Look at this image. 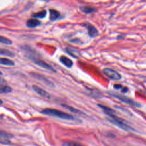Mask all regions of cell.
Segmentation results:
<instances>
[{"label":"cell","mask_w":146,"mask_h":146,"mask_svg":"<svg viewBox=\"0 0 146 146\" xmlns=\"http://www.w3.org/2000/svg\"><path fill=\"white\" fill-rule=\"evenodd\" d=\"M100 108H101L105 114H106L108 117L109 119H108V121L111 123L112 124L117 126L119 128L125 131H134V129H133L131 127L125 123L123 120H121L119 117H117L115 115V111L112 110L111 108H108L106 106H103V105H99Z\"/></svg>","instance_id":"1"},{"label":"cell","mask_w":146,"mask_h":146,"mask_svg":"<svg viewBox=\"0 0 146 146\" xmlns=\"http://www.w3.org/2000/svg\"><path fill=\"white\" fill-rule=\"evenodd\" d=\"M41 113L48 115L50 116L56 117L59 119H64V120H74V117L71 115H70L67 113L62 112L60 110H56V109H52V108H45L41 112Z\"/></svg>","instance_id":"2"},{"label":"cell","mask_w":146,"mask_h":146,"mask_svg":"<svg viewBox=\"0 0 146 146\" xmlns=\"http://www.w3.org/2000/svg\"><path fill=\"white\" fill-rule=\"evenodd\" d=\"M111 95H112L113 96L116 98L117 99H118L119 100H120V101L125 103H127L129 105H131V106H132L133 107H137V108H139L141 106V104L140 103H139V102L135 101V100L132 99H131L125 95H120V94H115V93H112V94H110Z\"/></svg>","instance_id":"3"},{"label":"cell","mask_w":146,"mask_h":146,"mask_svg":"<svg viewBox=\"0 0 146 146\" xmlns=\"http://www.w3.org/2000/svg\"><path fill=\"white\" fill-rule=\"evenodd\" d=\"M103 73L110 79L113 80H119L121 79V75L116 70L110 68H105L103 70Z\"/></svg>","instance_id":"4"},{"label":"cell","mask_w":146,"mask_h":146,"mask_svg":"<svg viewBox=\"0 0 146 146\" xmlns=\"http://www.w3.org/2000/svg\"><path fill=\"white\" fill-rule=\"evenodd\" d=\"M32 88L33 90L36 92L38 95L41 96L42 97H43L44 98L46 99H50V95L48 92H47L46 90H43V88L39 87V86L36 85H33L32 86Z\"/></svg>","instance_id":"5"},{"label":"cell","mask_w":146,"mask_h":146,"mask_svg":"<svg viewBox=\"0 0 146 146\" xmlns=\"http://www.w3.org/2000/svg\"><path fill=\"white\" fill-rule=\"evenodd\" d=\"M33 62L35 64H36V65L39 66V67H40L42 68H43L44 69L52 71V72H55L56 71L51 66H50V64H48V63L45 62L44 61H43V60H42L41 59H39V58L36 59L35 60H34Z\"/></svg>","instance_id":"6"},{"label":"cell","mask_w":146,"mask_h":146,"mask_svg":"<svg viewBox=\"0 0 146 146\" xmlns=\"http://www.w3.org/2000/svg\"><path fill=\"white\" fill-rule=\"evenodd\" d=\"M85 25L88 30V35L91 37H96L98 35V31L94 26H93L92 24H90L88 22L86 23Z\"/></svg>","instance_id":"7"},{"label":"cell","mask_w":146,"mask_h":146,"mask_svg":"<svg viewBox=\"0 0 146 146\" xmlns=\"http://www.w3.org/2000/svg\"><path fill=\"white\" fill-rule=\"evenodd\" d=\"M40 25V22L37 19H29L26 22V26L29 28H35Z\"/></svg>","instance_id":"8"},{"label":"cell","mask_w":146,"mask_h":146,"mask_svg":"<svg viewBox=\"0 0 146 146\" xmlns=\"http://www.w3.org/2000/svg\"><path fill=\"white\" fill-rule=\"evenodd\" d=\"M59 60L63 64H64L67 67L71 68L73 66L72 61L70 58L65 56H61L59 58Z\"/></svg>","instance_id":"9"},{"label":"cell","mask_w":146,"mask_h":146,"mask_svg":"<svg viewBox=\"0 0 146 146\" xmlns=\"http://www.w3.org/2000/svg\"><path fill=\"white\" fill-rule=\"evenodd\" d=\"M50 19L51 21H54L59 19L60 17V13L56 10L50 9Z\"/></svg>","instance_id":"10"},{"label":"cell","mask_w":146,"mask_h":146,"mask_svg":"<svg viewBox=\"0 0 146 146\" xmlns=\"http://www.w3.org/2000/svg\"><path fill=\"white\" fill-rule=\"evenodd\" d=\"M0 64L4 65V66H13L15 64V63L11 59H9L6 58L0 57Z\"/></svg>","instance_id":"11"},{"label":"cell","mask_w":146,"mask_h":146,"mask_svg":"<svg viewBox=\"0 0 146 146\" xmlns=\"http://www.w3.org/2000/svg\"><path fill=\"white\" fill-rule=\"evenodd\" d=\"M33 74V76L35 78H37L38 79H40V80L44 82L45 83H46L47 85H49L50 86H53V83L48 80V79H47L46 78H44V76H43L42 75H39L38 74Z\"/></svg>","instance_id":"12"},{"label":"cell","mask_w":146,"mask_h":146,"mask_svg":"<svg viewBox=\"0 0 146 146\" xmlns=\"http://www.w3.org/2000/svg\"><path fill=\"white\" fill-rule=\"evenodd\" d=\"M0 55L9 56V57H14V54L9 50L0 48Z\"/></svg>","instance_id":"13"},{"label":"cell","mask_w":146,"mask_h":146,"mask_svg":"<svg viewBox=\"0 0 146 146\" xmlns=\"http://www.w3.org/2000/svg\"><path fill=\"white\" fill-rule=\"evenodd\" d=\"M12 91V88L6 85H0V94H7Z\"/></svg>","instance_id":"14"},{"label":"cell","mask_w":146,"mask_h":146,"mask_svg":"<svg viewBox=\"0 0 146 146\" xmlns=\"http://www.w3.org/2000/svg\"><path fill=\"white\" fill-rule=\"evenodd\" d=\"M80 9L82 11L86 14L92 13L95 11V9L92 8L91 7H89V6H80Z\"/></svg>","instance_id":"15"},{"label":"cell","mask_w":146,"mask_h":146,"mask_svg":"<svg viewBox=\"0 0 146 146\" xmlns=\"http://www.w3.org/2000/svg\"><path fill=\"white\" fill-rule=\"evenodd\" d=\"M65 109L67 110L68 111L71 112H73L74 113H76V114H79V113H82V112L80 111H79L78 110L75 108L74 107H72L70 106H68V105H67V104H62V105Z\"/></svg>","instance_id":"16"},{"label":"cell","mask_w":146,"mask_h":146,"mask_svg":"<svg viewBox=\"0 0 146 146\" xmlns=\"http://www.w3.org/2000/svg\"><path fill=\"white\" fill-rule=\"evenodd\" d=\"M13 135L11 133H10L7 132H6L3 130H0V137L3 138V139H11L13 137Z\"/></svg>","instance_id":"17"},{"label":"cell","mask_w":146,"mask_h":146,"mask_svg":"<svg viewBox=\"0 0 146 146\" xmlns=\"http://www.w3.org/2000/svg\"><path fill=\"white\" fill-rule=\"evenodd\" d=\"M46 13H47V12L46 10H42L41 11H39V12H38L36 13H34L32 15V17L35 18H43L45 17Z\"/></svg>","instance_id":"18"},{"label":"cell","mask_w":146,"mask_h":146,"mask_svg":"<svg viewBox=\"0 0 146 146\" xmlns=\"http://www.w3.org/2000/svg\"><path fill=\"white\" fill-rule=\"evenodd\" d=\"M0 43H2L5 44H11L12 41L7 38L0 35Z\"/></svg>","instance_id":"19"},{"label":"cell","mask_w":146,"mask_h":146,"mask_svg":"<svg viewBox=\"0 0 146 146\" xmlns=\"http://www.w3.org/2000/svg\"><path fill=\"white\" fill-rule=\"evenodd\" d=\"M64 146H83V145L75 141H68L64 144Z\"/></svg>","instance_id":"20"},{"label":"cell","mask_w":146,"mask_h":146,"mask_svg":"<svg viewBox=\"0 0 146 146\" xmlns=\"http://www.w3.org/2000/svg\"><path fill=\"white\" fill-rule=\"evenodd\" d=\"M10 143L11 142L9 140V139H3V138H1L0 137V144H10Z\"/></svg>","instance_id":"21"},{"label":"cell","mask_w":146,"mask_h":146,"mask_svg":"<svg viewBox=\"0 0 146 146\" xmlns=\"http://www.w3.org/2000/svg\"><path fill=\"white\" fill-rule=\"evenodd\" d=\"M123 86L121 84H115L113 85V88L116 89V90H119V89H121L122 88Z\"/></svg>","instance_id":"22"},{"label":"cell","mask_w":146,"mask_h":146,"mask_svg":"<svg viewBox=\"0 0 146 146\" xmlns=\"http://www.w3.org/2000/svg\"><path fill=\"white\" fill-rule=\"evenodd\" d=\"M6 81L0 77V85H6Z\"/></svg>","instance_id":"23"},{"label":"cell","mask_w":146,"mask_h":146,"mask_svg":"<svg viewBox=\"0 0 146 146\" xmlns=\"http://www.w3.org/2000/svg\"><path fill=\"white\" fill-rule=\"evenodd\" d=\"M122 92H126L127 91H128V88H126V87H124V88H123V87H122Z\"/></svg>","instance_id":"24"},{"label":"cell","mask_w":146,"mask_h":146,"mask_svg":"<svg viewBox=\"0 0 146 146\" xmlns=\"http://www.w3.org/2000/svg\"><path fill=\"white\" fill-rule=\"evenodd\" d=\"M2 103H3V101L1 99H0V105H1Z\"/></svg>","instance_id":"25"},{"label":"cell","mask_w":146,"mask_h":146,"mask_svg":"<svg viewBox=\"0 0 146 146\" xmlns=\"http://www.w3.org/2000/svg\"><path fill=\"white\" fill-rule=\"evenodd\" d=\"M42 1H46V2H47V1H48L49 0H42Z\"/></svg>","instance_id":"26"},{"label":"cell","mask_w":146,"mask_h":146,"mask_svg":"<svg viewBox=\"0 0 146 146\" xmlns=\"http://www.w3.org/2000/svg\"><path fill=\"white\" fill-rule=\"evenodd\" d=\"M2 74V72L0 71V75H1Z\"/></svg>","instance_id":"27"}]
</instances>
